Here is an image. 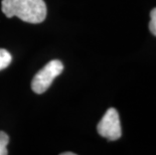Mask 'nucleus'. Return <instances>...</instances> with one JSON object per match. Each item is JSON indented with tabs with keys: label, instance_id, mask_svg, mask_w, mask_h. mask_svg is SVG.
Masks as SVG:
<instances>
[{
	"label": "nucleus",
	"instance_id": "6",
	"mask_svg": "<svg viewBox=\"0 0 156 155\" xmlns=\"http://www.w3.org/2000/svg\"><path fill=\"white\" fill-rule=\"evenodd\" d=\"M149 29L154 36H156V8L152 9L150 12V22H149Z\"/></svg>",
	"mask_w": 156,
	"mask_h": 155
},
{
	"label": "nucleus",
	"instance_id": "2",
	"mask_svg": "<svg viewBox=\"0 0 156 155\" xmlns=\"http://www.w3.org/2000/svg\"><path fill=\"white\" fill-rule=\"evenodd\" d=\"M64 71V65L62 62L54 60L48 62L41 70L37 72L31 82L32 91L36 94H42L51 87L55 79Z\"/></svg>",
	"mask_w": 156,
	"mask_h": 155
},
{
	"label": "nucleus",
	"instance_id": "1",
	"mask_svg": "<svg viewBox=\"0 0 156 155\" xmlns=\"http://www.w3.org/2000/svg\"><path fill=\"white\" fill-rule=\"evenodd\" d=\"M1 5L8 18L16 16L28 23H41L46 17L44 0H2Z\"/></svg>",
	"mask_w": 156,
	"mask_h": 155
},
{
	"label": "nucleus",
	"instance_id": "7",
	"mask_svg": "<svg viewBox=\"0 0 156 155\" xmlns=\"http://www.w3.org/2000/svg\"><path fill=\"white\" fill-rule=\"evenodd\" d=\"M62 155H75L74 152H64V153H62Z\"/></svg>",
	"mask_w": 156,
	"mask_h": 155
},
{
	"label": "nucleus",
	"instance_id": "3",
	"mask_svg": "<svg viewBox=\"0 0 156 155\" xmlns=\"http://www.w3.org/2000/svg\"><path fill=\"white\" fill-rule=\"evenodd\" d=\"M98 133L102 137L107 138L109 141H116L121 137L120 117L116 109L110 108L103 116L97 126Z\"/></svg>",
	"mask_w": 156,
	"mask_h": 155
},
{
	"label": "nucleus",
	"instance_id": "4",
	"mask_svg": "<svg viewBox=\"0 0 156 155\" xmlns=\"http://www.w3.org/2000/svg\"><path fill=\"white\" fill-rule=\"evenodd\" d=\"M12 61L11 55L4 48H0V71L4 70Z\"/></svg>",
	"mask_w": 156,
	"mask_h": 155
},
{
	"label": "nucleus",
	"instance_id": "5",
	"mask_svg": "<svg viewBox=\"0 0 156 155\" xmlns=\"http://www.w3.org/2000/svg\"><path fill=\"white\" fill-rule=\"evenodd\" d=\"M9 142L8 135L3 131H0V155L8 154L7 144Z\"/></svg>",
	"mask_w": 156,
	"mask_h": 155
}]
</instances>
